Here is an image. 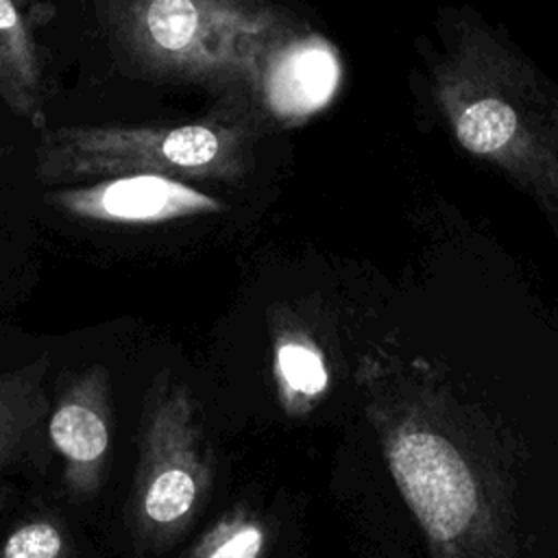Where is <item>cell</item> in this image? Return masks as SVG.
<instances>
[{"instance_id":"cell-10","label":"cell","mask_w":558,"mask_h":558,"mask_svg":"<svg viewBox=\"0 0 558 558\" xmlns=\"http://www.w3.org/2000/svg\"><path fill=\"white\" fill-rule=\"evenodd\" d=\"M48 355L0 373V475L22 453L48 414Z\"/></svg>"},{"instance_id":"cell-5","label":"cell","mask_w":558,"mask_h":558,"mask_svg":"<svg viewBox=\"0 0 558 558\" xmlns=\"http://www.w3.org/2000/svg\"><path fill=\"white\" fill-rule=\"evenodd\" d=\"M397 488L434 549H466L486 530V506L462 449L429 421L408 416L384 432Z\"/></svg>"},{"instance_id":"cell-4","label":"cell","mask_w":558,"mask_h":558,"mask_svg":"<svg viewBox=\"0 0 558 558\" xmlns=\"http://www.w3.org/2000/svg\"><path fill=\"white\" fill-rule=\"evenodd\" d=\"M126 521L137 551H166L205 506L214 464L198 403L168 373L153 377L140 425Z\"/></svg>"},{"instance_id":"cell-7","label":"cell","mask_w":558,"mask_h":558,"mask_svg":"<svg viewBox=\"0 0 558 558\" xmlns=\"http://www.w3.org/2000/svg\"><path fill=\"white\" fill-rule=\"evenodd\" d=\"M342 63L336 46L299 22L262 52L253 102L275 122L296 124L325 109L338 94Z\"/></svg>"},{"instance_id":"cell-9","label":"cell","mask_w":558,"mask_h":558,"mask_svg":"<svg viewBox=\"0 0 558 558\" xmlns=\"http://www.w3.org/2000/svg\"><path fill=\"white\" fill-rule=\"evenodd\" d=\"M0 96L13 113L46 126L39 54L15 0H0Z\"/></svg>"},{"instance_id":"cell-12","label":"cell","mask_w":558,"mask_h":558,"mask_svg":"<svg viewBox=\"0 0 558 558\" xmlns=\"http://www.w3.org/2000/svg\"><path fill=\"white\" fill-rule=\"evenodd\" d=\"M266 543L268 532L259 517L233 508L196 541L185 558H262Z\"/></svg>"},{"instance_id":"cell-8","label":"cell","mask_w":558,"mask_h":558,"mask_svg":"<svg viewBox=\"0 0 558 558\" xmlns=\"http://www.w3.org/2000/svg\"><path fill=\"white\" fill-rule=\"evenodd\" d=\"M46 203L74 218L107 225H159L225 209L218 198L163 174H120L61 187L46 194Z\"/></svg>"},{"instance_id":"cell-14","label":"cell","mask_w":558,"mask_h":558,"mask_svg":"<svg viewBox=\"0 0 558 558\" xmlns=\"http://www.w3.org/2000/svg\"><path fill=\"white\" fill-rule=\"evenodd\" d=\"M20 7H24V9H28V7H33L37 0H15Z\"/></svg>"},{"instance_id":"cell-11","label":"cell","mask_w":558,"mask_h":558,"mask_svg":"<svg viewBox=\"0 0 558 558\" xmlns=\"http://www.w3.org/2000/svg\"><path fill=\"white\" fill-rule=\"evenodd\" d=\"M272 373L283 410L292 416L307 414L327 392L329 371L320 347L301 329L277 331Z\"/></svg>"},{"instance_id":"cell-13","label":"cell","mask_w":558,"mask_h":558,"mask_svg":"<svg viewBox=\"0 0 558 558\" xmlns=\"http://www.w3.org/2000/svg\"><path fill=\"white\" fill-rule=\"evenodd\" d=\"M0 558H74L68 527L48 514L17 523L0 543Z\"/></svg>"},{"instance_id":"cell-1","label":"cell","mask_w":558,"mask_h":558,"mask_svg":"<svg viewBox=\"0 0 558 558\" xmlns=\"http://www.w3.org/2000/svg\"><path fill=\"white\" fill-rule=\"evenodd\" d=\"M432 96L456 142L530 194L558 238V87L482 22L456 17Z\"/></svg>"},{"instance_id":"cell-6","label":"cell","mask_w":558,"mask_h":558,"mask_svg":"<svg viewBox=\"0 0 558 558\" xmlns=\"http://www.w3.org/2000/svg\"><path fill=\"white\" fill-rule=\"evenodd\" d=\"M111 429V375L102 364H92L65 379L48 418L63 486L72 497L92 499L107 482Z\"/></svg>"},{"instance_id":"cell-2","label":"cell","mask_w":558,"mask_h":558,"mask_svg":"<svg viewBox=\"0 0 558 558\" xmlns=\"http://www.w3.org/2000/svg\"><path fill=\"white\" fill-rule=\"evenodd\" d=\"M102 17L135 74L251 100L264 48L296 24L264 0H105Z\"/></svg>"},{"instance_id":"cell-3","label":"cell","mask_w":558,"mask_h":558,"mask_svg":"<svg viewBox=\"0 0 558 558\" xmlns=\"http://www.w3.org/2000/svg\"><path fill=\"white\" fill-rule=\"evenodd\" d=\"M266 116L246 96L185 124H72L44 131L35 172L41 183L163 174L172 179L235 181L251 166V150Z\"/></svg>"}]
</instances>
